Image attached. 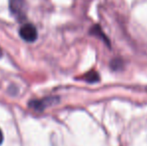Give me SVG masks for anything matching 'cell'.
Here are the masks:
<instances>
[{"label": "cell", "mask_w": 147, "mask_h": 146, "mask_svg": "<svg viewBox=\"0 0 147 146\" xmlns=\"http://www.w3.org/2000/svg\"><path fill=\"white\" fill-rule=\"evenodd\" d=\"M2 142H3V133L0 130V145L2 144Z\"/></svg>", "instance_id": "6"}, {"label": "cell", "mask_w": 147, "mask_h": 146, "mask_svg": "<svg viewBox=\"0 0 147 146\" xmlns=\"http://www.w3.org/2000/svg\"><path fill=\"white\" fill-rule=\"evenodd\" d=\"M9 8L11 13L17 19L23 20L26 17V1L25 0H9Z\"/></svg>", "instance_id": "1"}, {"label": "cell", "mask_w": 147, "mask_h": 146, "mask_svg": "<svg viewBox=\"0 0 147 146\" xmlns=\"http://www.w3.org/2000/svg\"><path fill=\"white\" fill-rule=\"evenodd\" d=\"M19 34L20 37L23 39L26 42H34L37 39V29L35 28L34 25L30 23L24 24L19 30Z\"/></svg>", "instance_id": "2"}, {"label": "cell", "mask_w": 147, "mask_h": 146, "mask_svg": "<svg viewBox=\"0 0 147 146\" xmlns=\"http://www.w3.org/2000/svg\"><path fill=\"white\" fill-rule=\"evenodd\" d=\"M83 79L85 80L86 82H90V83H93V82H98L99 81V75L97 74V72H95V71H90V72L86 73L85 75L83 76Z\"/></svg>", "instance_id": "5"}, {"label": "cell", "mask_w": 147, "mask_h": 146, "mask_svg": "<svg viewBox=\"0 0 147 146\" xmlns=\"http://www.w3.org/2000/svg\"><path fill=\"white\" fill-rule=\"evenodd\" d=\"M59 101L57 97H47L44 99H39V100H32L29 102V107L36 111H43L45 108L48 106L54 105Z\"/></svg>", "instance_id": "3"}, {"label": "cell", "mask_w": 147, "mask_h": 146, "mask_svg": "<svg viewBox=\"0 0 147 146\" xmlns=\"http://www.w3.org/2000/svg\"><path fill=\"white\" fill-rule=\"evenodd\" d=\"M1 54H2V52H1V48H0V56H1Z\"/></svg>", "instance_id": "7"}, {"label": "cell", "mask_w": 147, "mask_h": 146, "mask_svg": "<svg viewBox=\"0 0 147 146\" xmlns=\"http://www.w3.org/2000/svg\"><path fill=\"white\" fill-rule=\"evenodd\" d=\"M90 33L93 34V35H96V36L100 37V38H102L103 40H104V42H106L107 45H110V44H109V42H108V39H107V37L105 36L104 34H103L102 30H101V28L99 27V26L96 25V26H94V27H92Z\"/></svg>", "instance_id": "4"}]
</instances>
